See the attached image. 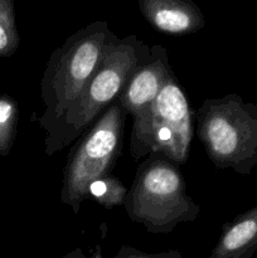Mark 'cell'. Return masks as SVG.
I'll use <instances>...</instances> for the list:
<instances>
[{
	"instance_id": "cell-1",
	"label": "cell",
	"mask_w": 257,
	"mask_h": 258,
	"mask_svg": "<svg viewBox=\"0 0 257 258\" xmlns=\"http://www.w3.org/2000/svg\"><path fill=\"white\" fill-rule=\"evenodd\" d=\"M150 55V47L135 34L117 38L111 33L102 58L77 100L45 136V154L54 155L80 138L121 95L131 73Z\"/></svg>"
},
{
	"instance_id": "cell-2",
	"label": "cell",
	"mask_w": 257,
	"mask_h": 258,
	"mask_svg": "<svg viewBox=\"0 0 257 258\" xmlns=\"http://www.w3.org/2000/svg\"><path fill=\"white\" fill-rule=\"evenodd\" d=\"M111 33L106 20H95L52 52L40 82L44 111L38 125L45 135L59 122L97 70Z\"/></svg>"
},
{
	"instance_id": "cell-3",
	"label": "cell",
	"mask_w": 257,
	"mask_h": 258,
	"mask_svg": "<svg viewBox=\"0 0 257 258\" xmlns=\"http://www.w3.org/2000/svg\"><path fill=\"white\" fill-rule=\"evenodd\" d=\"M123 208L131 221L153 234L170 233L201 214V207L186 193L179 166L161 155H148L139 165Z\"/></svg>"
},
{
	"instance_id": "cell-4",
	"label": "cell",
	"mask_w": 257,
	"mask_h": 258,
	"mask_svg": "<svg viewBox=\"0 0 257 258\" xmlns=\"http://www.w3.org/2000/svg\"><path fill=\"white\" fill-rule=\"evenodd\" d=\"M197 135L217 169L248 175L257 166V103L236 93L204 100L197 111Z\"/></svg>"
},
{
	"instance_id": "cell-5",
	"label": "cell",
	"mask_w": 257,
	"mask_h": 258,
	"mask_svg": "<svg viewBox=\"0 0 257 258\" xmlns=\"http://www.w3.org/2000/svg\"><path fill=\"white\" fill-rule=\"evenodd\" d=\"M126 111L117 100L80 136L71 150L63 170L60 202L75 214L87 196L88 186L97 179L110 175L123 144Z\"/></svg>"
},
{
	"instance_id": "cell-6",
	"label": "cell",
	"mask_w": 257,
	"mask_h": 258,
	"mask_svg": "<svg viewBox=\"0 0 257 258\" xmlns=\"http://www.w3.org/2000/svg\"><path fill=\"white\" fill-rule=\"evenodd\" d=\"M193 116L183 87L171 75L148 115L133 123L130 154L134 160L161 155L178 166L185 164L193 139Z\"/></svg>"
},
{
	"instance_id": "cell-7",
	"label": "cell",
	"mask_w": 257,
	"mask_h": 258,
	"mask_svg": "<svg viewBox=\"0 0 257 258\" xmlns=\"http://www.w3.org/2000/svg\"><path fill=\"white\" fill-rule=\"evenodd\" d=\"M174 75L169 63L168 50L163 45H151L150 55L128 77L117 101L133 123H138L148 115L166 81Z\"/></svg>"
},
{
	"instance_id": "cell-8",
	"label": "cell",
	"mask_w": 257,
	"mask_h": 258,
	"mask_svg": "<svg viewBox=\"0 0 257 258\" xmlns=\"http://www.w3.org/2000/svg\"><path fill=\"white\" fill-rule=\"evenodd\" d=\"M139 10L146 22L159 33L188 35L206 25L201 8L185 0H140Z\"/></svg>"
},
{
	"instance_id": "cell-9",
	"label": "cell",
	"mask_w": 257,
	"mask_h": 258,
	"mask_svg": "<svg viewBox=\"0 0 257 258\" xmlns=\"http://www.w3.org/2000/svg\"><path fill=\"white\" fill-rule=\"evenodd\" d=\"M256 252L257 206L223 227L209 258H252Z\"/></svg>"
},
{
	"instance_id": "cell-10",
	"label": "cell",
	"mask_w": 257,
	"mask_h": 258,
	"mask_svg": "<svg viewBox=\"0 0 257 258\" xmlns=\"http://www.w3.org/2000/svg\"><path fill=\"white\" fill-rule=\"evenodd\" d=\"M126 196H127V189L125 188L122 181L110 174L93 181L88 186L86 198L93 199L103 208L112 209L113 207L123 206Z\"/></svg>"
},
{
	"instance_id": "cell-11",
	"label": "cell",
	"mask_w": 257,
	"mask_h": 258,
	"mask_svg": "<svg viewBox=\"0 0 257 258\" xmlns=\"http://www.w3.org/2000/svg\"><path fill=\"white\" fill-rule=\"evenodd\" d=\"M19 122V107L12 96L0 95V156L9 155Z\"/></svg>"
},
{
	"instance_id": "cell-12",
	"label": "cell",
	"mask_w": 257,
	"mask_h": 258,
	"mask_svg": "<svg viewBox=\"0 0 257 258\" xmlns=\"http://www.w3.org/2000/svg\"><path fill=\"white\" fill-rule=\"evenodd\" d=\"M20 43L13 0H0V59L10 57Z\"/></svg>"
},
{
	"instance_id": "cell-13",
	"label": "cell",
	"mask_w": 257,
	"mask_h": 258,
	"mask_svg": "<svg viewBox=\"0 0 257 258\" xmlns=\"http://www.w3.org/2000/svg\"><path fill=\"white\" fill-rule=\"evenodd\" d=\"M112 258H181V253L176 249L173 251L148 253L130 246H122Z\"/></svg>"
},
{
	"instance_id": "cell-14",
	"label": "cell",
	"mask_w": 257,
	"mask_h": 258,
	"mask_svg": "<svg viewBox=\"0 0 257 258\" xmlns=\"http://www.w3.org/2000/svg\"><path fill=\"white\" fill-rule=\"evenodd\" d=\"M62 258H102V248H101L100 244H96L92 249H91L90 256L86 257V254L83 253L81 248L73 249L72 252H68L67 254H65Z\"/></svg>"
}]
</instances>
